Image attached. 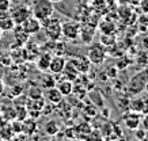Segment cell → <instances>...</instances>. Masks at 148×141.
<instances>
[{
    "instance_id": "1",
    "label": "cell",
    "mask_w": 148,
    "mask_h": 141,
    "mask_svg": "<svg viewBox=\"0 0 148 141\" xmlns=\"http://www.w3.org/2000/svg\"><path fill=\"white\" fill-rule=\"evenodd\" d=\"M41 26H42V31L45 33L46 38L50 42H57L63 37L61 35V22L53 15L41 20Z\"/></svg>"
},
{
    "instance_id": "2",
    "label": "cell",
    "mask_w": 148,
    "mask_h": 141,
    "mask_svg": "<svg viewBox=\"0 0 148 141\" xmlns=\"http://www.w3.org/2000/svg\"><path fill=\"white\" fill-rule=\"evenodd\" d=\"M30 10L34 18H37L38 20H44L54 15V3L50 0H33Z\"/></svg>"
},
{
    "instance_id": "3",
    "label": "cell",
    "mask_w": 148,
    "mask_h": 141,
    "mask_svg": "<svg viewBox=\"0 0 148 141\" xmlns=\"http://www.w3.org/2000/svg\"><path fill=\"white\" fill-rule=\"evenodd\" d=\"M87 59L90 60L91 64L101 65L106 59V50L103 48L102 44H92L87 48Z\"/></svg>"
},
{
    "instance_id": "4",
    "label": "cell",
    "mask_w": 148,
    "mask_h": 141,
    "mask_svg": "<svg viewBox=\"0 0 148 141\" xmlns=\"http://www.w3.org/2000/svg\"><path fill=\"white\" fill-rule=\"evenodd\" d=\"M10 16L15 22V25H22L26 19H29L32 16L30 5L18 4V5H14V7L11 5V8H10Z\"/></svg>"
},
{
    "instance_id": "5",
    "label": "cell",
    "mask_w": 148,
    "mask_h": 141,
    "mask_svg": "<svg viewBox=\"0 0 148 141\" xmlns=\"http://www.w3.org/2000/svg\"><path fill=\"white\" fill-rule=\"evenodd\" d=\"M147 73H148V71L137 73V75H135V76L129 80L128 90H129L130 95H139L140 92L144 90V87H145V84H147V82H148V78H144Z\"/></svg>"
},
{
    "instance_id": "6",
    "label": "cell",
    "mask_w": 148,
    "mask_h": 141,
    "mask_svg": "<svg viewBox=\"0 0 148 141\" xmlns=\"http://www.w3.org/2000/svg\"><path fill=\"white\" fill-rule=\"evenodd\" d=\"M80 33V25L77 22L69 20V22H61V35L68 41H75L79 38Z\"/></svg>"
},
{
    "instance_id": "7",
    "label": "cell",
    "mask_w": 148,
    "mask_h": 141,
    "mask_svg": "<svg viewBox=\"0 0 148 141\" xmlns=\"http://www.w3.org/2000/svg\"><path fill=\"white\" fill-rule=\"evenodd\" d=\"M122 119H124V125L130 130H136L137 127L141 126V114L130 109L122 114Z\"/></svg>"
},
{
    "instance_id": "8",
    "label": "cell",
    "mask_w": 148,
    "mask_h": 141,
    "mask_svg": "<svg viewBox=\"0 0 148 141\" xmlns=\"http://www.w3.org/2000/svg\"><path fill=\"white\" fill-rule=\"evenodd\" d=\"M69 63L77 69V72L80 75H84V73L88 72L90 69V60L87 59V56H76V57H72V59L68 60Z\"/></svg>"
},
{
    "instance_id": "9",
    "label": "cell",
    "mask_w": 148,
    "mask_h": 141,
    "mask_svg": "<svg viewBox=\"0 0 148 141\" xmlns=\"http://www.w3.org/2000/svg\"><path fill=\"white\" fill-rule=\"evenodd\" d=\"M23 27V30L29 34V35H34V34H37V33H40L41 30H42V26H41V20H38L37 18H34V16H30L29 19H26L25 22L21 25Z\"/></svg>"
},
{
    "instance_id": "10",
    "label": "cell",
    "mask_w": 148,
    "mask_h": 141,
    "mask_svg": "<svg viewBox=\"0 0 148 141\" xmlns=\"http://www.w3.org/2000/svg\"><path fill=\"white\" fill-rule=\"evenodd\" d=\"M67 64V60L64 59L61 54L57 56H52V60H50V65H49V72L53 73V75H60L63 73V69Z\"/></svg>"
},
{
    "instance_id": "11",
    "label": "cell",
    "mask_w": 148,
    "mask_h": 141,
    "mask_svg": "<svg viewBox=\"0 0 148 141\" xmlns=\"http://www.w3.org/2000/svg\"><path fill=\"white\" fill-rule=\"evenodd\" d=\"M44 99H46L49 103H54L57 105L63 100V94L57 90V87H48L45 91H44Z\"/></svg>"
},
{
    "instance_id": "12",
    "label": "cell",
    "mask_w": 148,
    "mask_h": 141,
    "mask_svg": "<svg viewBox=\"0 0 148 141\" xmlns=\"http://www.w3.org/2000/svg\"><path fill=\"white\" fill-rule=\"evenodd\" d=\"M12 31H14V40H15V42H16L18 46H23L29 41V37L30 35L23 30V27L21 25H15V27L12 29Z\"/></svg>"
},
{
    "instance_id": "13",
    "label": "cell",
    "mask_w": 148,
    "mask_h": 141,
    "mask_svg": "<svg viewBox=\"0 0 148 141\" xmlns=\"http://www.w3.org/2000/svg\"><path fill=\"white\" fill-rule=\"evenodd\" d=\"M130 110L144 114L148 111V99L147 98H135L130 100Z\"/></svg>"
},
{
    "instance_id": "14",
    "label": "cell",
    "mask_w": 148,
    "mask_h": 141,
    "mask_svg": "<svg viewBox=\"0 0 148 141\" xmlns=\"http://www.w3.org/2000/svg\"><path fill=\"white\" fill-rule=\"evenodd\" d=\"M50 60H52V54L48 52L41 53L37 57V68L40 69L41 72H46L49 71V65H50Z\"/></svg>"
},
{
    "instance_id": "15",
    "label": "cell",
    "mask_w": 148,
    "mask_h": 141,
    "mask_svg": "<svg viewBox=\"0 0 148 141\" xmlns=\"http://www.w3.org/2000/svg\"><path fill=\"white\" fill-rule=\"evenodd\" d=\"M94 31L95 29L90 25H87V26H80V33H79V37H80L83 42L86 44H88L90 45L91 42H92V38H94Z\"/></svg>"
},
{
    "instance_id": "16",
    "label": "cell",
    "mask_w": 148,
    "mask_h": 141,
    "mask_svg": "<svg viewBox=\"0 0 148 141\" xmlns=\"http://www.w3.org/2000/svg\"><path fill=\"white\" fill-rule=\"evenodd\" d=\"M63 75H64V79L73 82V80H76V79L79 78L80 73L77 72V69L67 60V64H65V67H64V69H63Z\"/></svg>"
},
{
    "instance_id": "17",
    "label": "cell",
    "mask_w": 148,
    "mask_h": 141,
    "mask_svg": "<svg viewBox=\"0 0 148 141\" xmlns=\"http://www.w3.org/2000/svg\"><path fill=\"white\" fill-rule=\"evenodd\" d=\"M56 87H57L58 91L63 94V96L71 95L72 91H73V84H72L71 80H67V79H63V80L57 82L56 83Z\"/></svg>"
},
{
    "instance_id": "18",
    "label": "cell",
    "mask_w": 148,
    "mask_h": 141,
    "mask_svg": "<svg viewBox=\"0 0 148 141\" xmlns=\"http://www.w3.org/2000/svg\"><path fill=\"white\" fill-rule=\"evenodd\" d=\"M14 27H15V22L11 19V16L0 20V30L1 31H12Z\"/></svg>"
},
{
    "instance_id": "19",
    "label": "cell",
    "mask_w": 148,
    "mask_h": 141,
    "mask_svg": "<svg viewBox=\"0 0 148 141\" xmlns=\"http://www.w3.org/2000/svg\"><path fill=\"white\" fill-rule=\"evenodd\" d=\"M45 132H46V134H49V136H54V134L58 132V123L54 122V121H49V122H46Z\"/></svg>"
},
{
    "instance_id": "20",
    "label": "cell",
    "mask_w": 148,
    "mask_h": 141,
    "mask_svg": "<svg viewBox=\"0 0 148 141\" xmlns=\"http://www.w3.org/2000/svg\"><path fill=\"white\" fill-rule=\"evenodd\" d=\"M101 42H102V45L105 46H113L116 44V38L114 37H106V35H102L101 37Z\"/></svg>"
},
{
    "instance_id": "21",
    "label": "cell",
    "mask_w": 148,
    "mask_h": 141,
    "mask_svg": "<svg viewBox=\"0 0 148 141\" xmlns=\"http://www.w3.org/2000/svg\"><path fill=\"white\" fill-rule=\"evenodd\" d=\"M145 133H147V132H145L143 127L140 126V127H137V129L135 130V137L139 141H141V140H144V138H145Z\"/></svg>"
},
{
    "instance_id": "22",
    "label": "cell",
    "mask_w": 148,
    "mask_h": 141,
    "mask_svg": "<svg viewBox=\"0 0 148 141\" xmlns=\"http://www.w3.org/2000/svg\"><path fill=\"white\" fill-rule=\"evenodd\" d=\"M11 5V0H0V11H10Z\"/></svg>"
},
{
    "instance_id": "23",
    "label": "cell",
    "mask_w": 148,
    "mask_h": 141,
    "mask_svg": "<svg viewBox=\"0 0 148 141\" xmlns=\"http://www.w3.org/2000/svg\"><path fill=\"white\" fill-rule=\"evenodd\" d=\"M141 127H143L145 132H148V111L143 114L141 117Z\"/></svg>"
},
{
    "instance_id": "24",
    "label": "cell",
    "mask_w": 148,
    "mask_h": 141,
    "mask_svg": "<svg viewBox=\"0 0 148 141\" xmlns=\"http://www.w3.org/2000/svg\"><path fill=\"white\" fill-rule=\"evenodd\" d=\"M139 7H140V10H141V12L148 14V0H141L139 3Z\"/></svg>"
},
{
    "instance_id": "25",
    "label": "cell",
    "mask_w": 148,
    "mask_h": 141,
    "mask_svg": "<svg viewBox=\"0 0 148 141\" xmlns=\"http://www.w3.org/2000/svg\"><path fill=\"white\" fill-rule=\"evenodd\" d=\"M5 18H10V11H0V20Z\"/></svg>"
},
{
    "instance_id": "26",
    "label": "cell",
    "mask_w": 148,
    "mask_h": 141,
    "mask_svg": "<svg viewBox=\"0 0 148 141\" xmlns=\"http://www.w3.org/2000/svg\"><path fill=\"white\" fill-rule=\"evenodd\" d=\"M140 1H141V0H128V4L133 5V7H137Z\"/></svg>"
},
{
    "instance_id": "27",
    "label": "cell",
    "mask_w": 148,
    "mask_h": 141,
    "mask_svg": "<svg viewBox=\"0 0 148 141\" xmlns=\"http://www.w3.org/2000/svg\"><path fill=\"white\" fill-rule=\"evenodd\" d=\"M3 91H4V83L0 80V95L3 94Z\"/></svg>"
},
{
    "instance_id": "28",
    "label": "cell",
    "mask_w": 148,
    "mask_h": 141,
    "mask_svg": "<svg viewBox=\"0 0 148 141\" xmlns=\"http://www.w3.org/2000/svg\"><path fill=\"white\" fill-rule=\"evenodd\" d=\"M118 3H120V4L121 5H128V0H118Z\"/></svg>"
},
{
    "instance_id": "29",
    "label": "cell",
    "mask_w": 148,
    "mask_h": 141,
    "mask_svg": "<svg viewBox=\"0 0 148 141\" xmlns=\"http://www.w3.org/2000/svg\"><path fill=\"white\" fill-rule=\"evenodd\" d=\"M144 91L148 94V82H147V84H145V87H144Z\"/></svg>"
},
{
    "instance_id": "30",
    "label": "cell",
    "mask_w": 148,
    "mask_h": 141,
    "mask_svg": "<svg viewBox=\"0 0 148 141\" xmlns=\"http://www.w3.org/2000/svg\"><path fill=\"white\" fill-rule=\"evenodd\" d=\"M50 1H53V3H61L63 0H50Z\"/></svg>"
},
{
    "instance_id": "31",
    "label": "cell",
    "mask_w": 148,
    "mask_h": 141,
    "mask_svg": "<svg viewBox=\"0 0 148 141\" xmlns=\"http://www.w3.org/2000/svg\"><path fill=\"white\" fill-rule=\"evenodd\" d=\"M0 40H1V30H0Z\"/></svg>"
},
{
    "instance_id": "32",
    "label": "cell",
    "mask_w": 148,
    "mask_h": 141,
    "mask_svg": "<svg viewBox=\"0 0 148 141\" xmlns=\"http://www.w3.org/2000/svg\"><path fill=\"white\" fill-rule=\"evenodd\" d=\"M141 141H148V140H147V138H144V140H141Z\"/></svg>"
}]
</instances>
